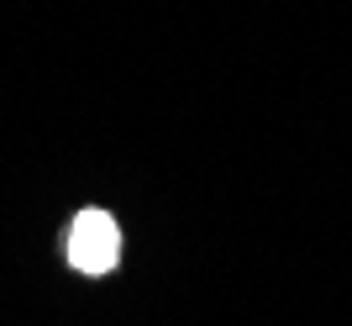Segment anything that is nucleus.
I'll return each mask as SVG.
<instances>
[{
	"label": "nucleus",
	"mask_w": 352,
	"mask_h": 326,
	"mask_svg": "<svg viewBox=\"0 0 352 326\" xmlns=\"http://www.w3.org/2000/svg\"><path fill=\"white\" fill-rule=\"evenodd\" d=\"M63 252H69V263L79 268V274H95V279L111 274V268L121 263V226H116V216H105V210L74 216Z\"/></svg>",
	"instance_id": "nucleus-1"
}]
</instances>
